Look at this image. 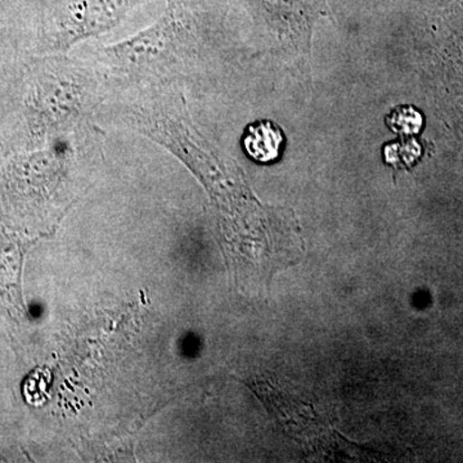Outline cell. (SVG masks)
<instances>
[{
	"label": "cell",
	"instance_id": "obj_1",
	"mask_svg": "<svg viewBox=\"0 0 463 463\" xmlns=\"http://www.w3.org/2000/svg\"><path fill=\"white\" fill-rule=\"evenodd\" d=\"M267 20L291 42H310L313 27L330 16L327 0H260Z\"/></svg>",
	"mask_w": 463,
	"mask_h": 463
},
{
	"label": "cell",
	"instance_id": "obj_2",
	"mask_svg": "<svg viewBox=\"0 0 463 463\" xmlns=\"http://www.w3.org/2000/svg\"><path fill=\"white\" fill-rule=\"evenodd\" d=\"M243 146L249 156L258 163H272L281 155L282 130L272 121H258L246 130Z\"/></svg>",
	"mask_w": 463,
	"mask_h": 463
}]
</instances>
